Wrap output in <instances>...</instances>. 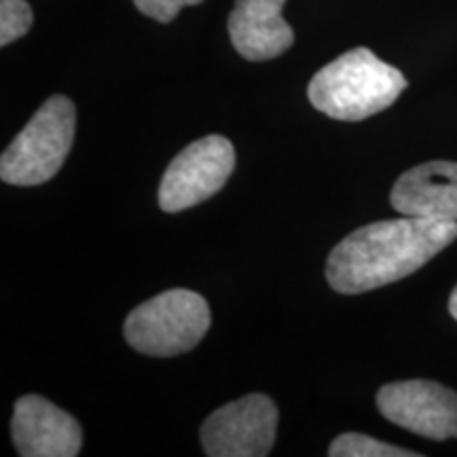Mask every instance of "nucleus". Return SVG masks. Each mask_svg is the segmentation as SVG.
Listing matches in <instances>:
<instances>
[{
  "mask_svg": "<svg viewBox=\"0 0 457 457\" xmlns=\"http://www.w3.org/2000/svg\"><path fill=\"white\" fill-rule=\"evenodd\" d=\"M455 239L457 220L403 216L370 222L335 245L327 279L341 295L369 293L409 278Z\"/></svg>",
  "mask_w": 457,
  "mask_h": 457,
  "instance_id": "1",
  "label": "nucleus"
},
{
  "mask_svg": "<svg viewBox=\"0 0 457 457\" xmlns=\"http://www.w3.org/2000/svg\"><path fill=\"white\" fill-rule=\"evenodd\" d=\"M407 85L398 68L367 47H356L313 74L307 98L330 119L353 123L390 108Z\"/></svg>",
  "mask_w": 457,
  "mask_h": 457,
  "instance_id": "2",
  "label": "nucleus"
},
{
  "mask_svg": "<svg viewBox=\"0 0 457 457\" xmlns=\"http://www.w3.org/2000/svg\"><path fill=\"white\" fill-rule=\"evenodd\" d=\"M77 131V108L66 96L55 94L34 117L0 159V179L15 187H37L54 179L71 153Z\"/></svg>",
  "mask_w": 457,
  "mask_h": 457,
  "instance_id": "3",
  "label": "nucleus"
},
{
  "mask_svg": "<svg viewBox=\"0 0 457 457\" xmlns=\"http://www.w3.org/2000/svg\"><path fill=\"white\" fill-rule=\"evenodd\" d=\"M212 324L208 303L187 288L165 290L136 307L125 320L123 335L145 356L171 358L197 345Z\"/></svg>",
  "mask_w": 457,
  "mask_h": 457,
  "instance_id": "4",
  "label": "nucleus"
},
{
  "mask_svg": "<svg viewBox=\"0 0 457 457\" xmlns=\"http://www.w3.org/2000/svg\"><path fill=\"white\" fill-rule=\"evenodd\" d=\"M236 170V148L225 136H205L191 142L165 170L159 185V205L163 212H182L205 202Z\"/></svg>",
  "mask_w": 457,
  "mask_h": 457,
  "instance_id": "5",
  "label": "nucleus"
},
{
  "mask_svg": "<svg viewBox=\"0 0 457 457\" xmlns=\"http://www.w3.org/2000/svg\"><path fill=\"white\" fill-rule=\"evenodd\" d=\"M278 409L265 394H248L214 411L202 426L210 457H265L276 443Z\"/></svg>",
  "mask_w": 457,
  "mask_h": 457,
  "instance_id": "6",
  "label": "nucleus"
},
{
  "mask_svg": "<svg viewBox=\"0 0 457 457\" xmlns=\"http://www.w3.org/2000/svg\"><path fill=\"white\" fill-rule=\"evenodd\" d=\"M377 409L387 421L430 441L457 438V392L436 381H394L377 392Z\"/></svg>",
  "mask_w": 457,
  "mask_h": 457,
  "instance_id": "7",
  "label": "nucleus"
},
{
  "mask_svg": "<svg viewBox=\"0 0 457 457\" xmlns=\"http://www.w3.org/2000/svg\"><path fill=\"white\" fill-rule=\"evenodd\" d=\"M11 436L21 457H74L83 445L79 421L37 394L17 398Z\"/></svg>",
  "mask_w": 457,
  "mask_h": 457,
  "instance_id": "8",
  "label": "nucleus"
},
{
  "mask_svg": "<svg viewBox=\"0 0 457 457\" xmlns=\"http://www.w3.org/2000/svg\"><path fill=\"white\" fill-rule=\"evenodd\" d=\"M286 0H236L227 30L244 60L267 62L295 43V32L282 17Z\"/></svg>",
  "mask_w": 457,
  "mask_h": 457,
  "instance_id": "9",
  "label": "nucleus"
},
{
  "mask_svg": "<svg viewBox=\"0 0 457 457\" xmlns=\"http://www.w3.org/2000/svg\"><path fill=\"white\" fill-rule=\"evenodd\" d=\"M390 202L403 216L457 220V163L428 162L415 165L392 187Z\"/></svg>",
  "mask_w": 457,
  "mask_h": 457,
  "instance_id": "10",
  "label": "nucleus"
},
{
  "mask_svg": "<svg viewBox=\"0 0 457 457\" xmlns=\"http://www.w3.org/2000/svg\"><path fill=\"white\" fill-rule=\"evenodd\" d=\"M330 457H417L420 453L409 449L394 447V445L381 443L367 434L347 432L337 436L330 443L328 449Z\"/></svg>",
  "mask_w": 457,
  "mask_h": 457,
  "instance_id": "11",
  "label": "nucleus"
},
{
  "mask_svg": "<svg viewBox=\"0 0 457 457\" xmlns=\"http://www.w3.org/2000/svg\"><path fill=\"white\" fill-rule=\"evenodd\" d=\"M32 9L26 0H0V45L15 43L32 28Z\"/></svg>",
  "mask_w": 457,
  "mask_h": 457,
  "instance_id": "12",
  "label": "nucleus"
},
{
  "mask_svg": "<svg viewBox=\"0 0 457 457\" xmlns=\"http://www.w3.org/2000/svg\"><path fill=\"white\" fill-rule=\"evenodd\" d=\"M204 3V0H134L136 9L142 15L151 17V20L162 21V24H170L176 15L185 7H195V4Z\"/></svg>",
  "mask_w": 457,
  "mask_h": 457,
  "instance_id": "13",
  "label": "nucleus"
},
{
  "mask_svg": "<svg viewBox=\"0 0 457 457\" xmlns=\"http://www.w3.org/2000/svg\"><path fill=\"white\" fill-rule=\"evenodd\" d=\"M449 313L457 320V286L453 288V293L449 296Z\"/></svg>",
  "mask_w": 457,
  "mask_h": 457,
  "instance_id": "14",
  "label": "nucleus"
}]
</instances>
